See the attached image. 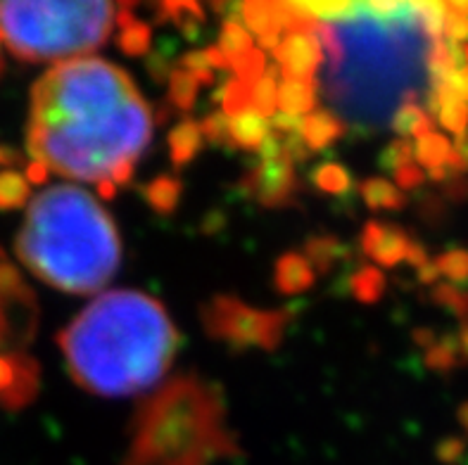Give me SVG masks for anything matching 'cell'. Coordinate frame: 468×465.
Returning a JSON list of instances; mask_svg holds the SVG:
<instances>
[{"label":"cell","mask_w":468,"mask_h":465,"mask_svg":"<svg viewBox=\"0 0 468 465\" xmlns=\"http://www.w3.org/2000/svg\"><path fill=\"white\" fill-rule=\"evenodd\" d=\"M150 43H153V31H150V24L141 22V19H133V22L124 24L119 29L117 46L119 50L129 58H143L148 55Z\"/></svg>","instance_id":"cell-29"},{"label":"cell","mask_w":468,"mask_h":465,"mask_svg":"<svg viewBox=\"0 0 468 465\" xmlns=\"http://www.w3.org/2000/svg\"><path fill=\"white\" fill-rule=\"evenodd\" d=\"M392 178H395L392 183H395V185H398V188L407 195L410 190L421 188L423 181H426V171H423L421 166L414 162V164H407V166H402V169L395 171V174H392Z\"/></svg>","instance_id":"cell-40"},{"label":"cell","mask_w":468,"mask_h":465,"mask_svg":"<svg viewBox=\"0 0 468 465\" xmlns=\"http://www.w3.org/2000/svg\"><path fill=\"white\" fill-rule=\"evenodd\" d=\"M352 297L362 304H376L386 292V276L378 266H362L350 278Z\"/></svg>","instance_id":"cell-25"},{"label":"cell","mask_w":468,"mask_h":465,"mask_svg":"<svg viewBox=\"0 0 468 465\" xmlns=\"http://www.w3.org/2000/svg\"><path fill=\"white\" fill-rule=\"evenodd\" d=\"M197 90H200V83H197L193 74H188L181 67L169 71V77H166V98H169V102L176 107L178 112H190L193 110L197 100Z\"/></svg>","instance_id":"cell-24"},{"label":"cell","mask_w":468,"mask_h":465,"mask_svg":"<svg viewBox=\"0 0 468 465\" xmlns=\"http://www.w3.org/2000/svg\"><path fill=\"white\" fill-rule=\"evenodd\" d=\"M345 133V124L343 119L338 114H333L331 110H314L312 114L303 117V131H300V136H303L304 145L307 150H324L328 145L343 138Z\"/></svg>","instance_id":"cell-14"},{"label":"cell","mask_w":468,"mask_h":465,"mask_svg":"<svg viewBox=\"0 0 468 465\" xmlns=\"http://www.w3.org/2000/svg\"><path fill=\"white\" fill-rule=\"evenodd\" d=\"M359 245H362V252L367 254L368 259L374 261V266L392 269V266H398L399 261L407 259L411 238L399 226L383 224V221H368L362 230Z\"/></svg>","instance_id":"cell-11"},{"label":"cell","mask_w":468,"mask_h":465,"mask_svg":"<svg viewBox=\"0 0 468 465\" xmlns=\"http://www.w3.org/2000/svg\"><path fill=\"white\" fill-rule=\"evenodd\" d=\"M452 145H454V150H457V153H459V157H462L463 162H466V164H468V133L459 136L457 141L452 143Z\"/></svg>","instance_id":"cell-49"},{"label":"cell","mask_w":468,"mask_h":465,"mask_svg":"<svg viewBox=\"0 0 468 465\" xmlns=\"http://www.w3.org/2000/svg\"><path fill=\"white\" fill-rule=\"evenodd\" d=\"M457 418H459V425H462L463 430H466V435H468V401H463L462 407H459Z\"/></svg>","instance_id":"cell-51"},{"label":"cell","mask_w":468,"mask_h":465,"mask_svg":"<svg viewBox=\"0 0 468 465\" xmlns=\"http://www.w3.org/2000/svg\"><path fill=\"white\" fill-rule=\"evenodd\" d=\"M231 71L233 79H238V81L255 83L267 71V55H264L261 48H252L243 58H238L236 62H231Z\"/></svg>","instance_id":"cell-36"},{"label":"cell","mask_w":468,"mask_h":465,"mask_svg":"<svg viewBox=\"0 0 468 465\" xmlns=\"http://www.w3.org/2000/svg\"><path fill=\"white\" fill-rule=\"evenodd\" d=\"M245 22V29L252 36L261 48L279 46L281 36L288 29H292L300 17L292 12L291 3H269V0H255V3H243L240 5V24Z\"/></svg>","instance_id":"cell-10"},{"label":"cell","mask_w":468,"mask_h":465,"mask_svg":"<svg viewBox=\"0 0 468 465\" xmlns=\"http://www.w3.org/2000/svg\"><path fill=\"white\" fill-rule=\"evenodd\" d=\"M303 257L316 273H328L340 259L347 257V248L335 236H312L304 242Z\"/></svg>","instance_id":"cell-19"},{"label":"cell","mask_w":468,"mask_h":465,"mask_svg":"<svg viewBox=\"0 0 468 465\" xmlns=\"http://www.w3.org/2000/svg\"><path fill=\"white\" fill-rule=\"evenodd\" d=\"M276 58V69L283 79H297V81H316L324 59H326V48L321 43L319 24H312L307 19L292 26L281 36L279 46L271 50Z\"/></svg>","instance_id":"cell-7"},{"label":"cell","mask_w":468,"mask_h":465,"mask_svg":"<svg viewBox=\"0 0 468 465\" xmlns=\"http://www.w3.org/2000/svg\"><path fill=\"white\" fill-rule=\"evenodd\" d=\"M392 131L399 133V138H419L433 133V119L428 114L426 107H421L419 102H402V105L395 110V117H392Z\"/></svg>","instance_id":"cell-18"},{"label":"cell","mask_w":468,"mask_h":465,"mask_svg":"<svg viewBox=\"0 0 468 465\" xmlns=\"http://www.w3.org/2000/svg\"><path fill=\"white\" fill-rule=\"evenodd\" d=\"M50 171L41 164V162H31L29 169H27V181L29 183H43L48 178Z\"/></svg>","instance_id":"cell-46"},{"label":"cell","mask_w":468,"mask_h":465,"mask_svg":"<svg viewBox=\"0 0 468 465\" xmlns=\"http://www.w3.org/2000/svg\"><path fill=\"white\" fill-rule=\"evenodd\" d=\"M463 451H466V444H463V439H459V437H447V439H442V442L435 447V454H438V459L442 460V463H457L463 456Z\"/></svg>","instance_id":"cell-42"},{"label":"cell","mask_w":468,"mask_h":465,"mask_svg":"<svg viewBox=\"0 0 468 465\" xmlns=\"http://www.w3.org/2000/svg\"><path fill=\"white\" fill-rule=\"evenodd\" d=\"M36 333V318L24 316L22 312L12 307L5 297L0 295V347H5L10 340L27 344Z\"/></svg>","instance_id":"cell-22"},{"label":"cell","mask_w":468,"mask_h":465,"mask_svg":"<svg viewBox=\"0 0 468 465\" xmlns=\"http://www.w3.org/2000/svg\"><path fill=\"white\" fill-rule=\"evenodd\" d=\"M312 181L316 188L326 195H345L352 188V176L347 166L338 164V162H324L312 171Z\"/></svg>","instance_id":"cell-30"},{"label":"cell","mask_w":468,"mask_h":465,"mask_svg":"<svg viewBox=\"0 0 468 465\" xmlns=\"http://www.w3.org/2000/svg\"><path fill=\"white\" fill-rule=\"evenodd\" d=\"M202 138L212 145H221V143H229V117H226L221 110L207 114V117L200 122Z\"/></svg>","instance_id":"cell-38"},{"label":"cell","mask_w":468,"mask_h":465,"mask_svg":"<svg viewBox=\"0 0 468 465\" xmlns=\"http://www.w3.org/2000/svg\"><path fill=\"white\" fill-rule=\"evenodd\" d=\"M316 271L300 252H285L273 269V285L281 295H303L314 288Z\"/></svg>","instance_id":"cell-12"},{"label":"cell","mask_w":468,"mask_h":465,"mask_svg":"<svg viewBox=\"0 0 468 465\" xmlns=\"http://www.w3.org/2000/svg\"><path fill=\"white\" fill-rule=\"evenodd\" d=\"M459 349H462V356H466L468 359V321L466 323H462V330H459Z\"/></svg>","instance_id":"cell-50"},{"label":"cell","mask_w":468,"mask_h":465,"mask_svg":"<svg viewBox=\"0 0 468 465\" xmlns=\"http://www.w3.org/2000/svg\"><path fill=\"white\" fill-rule=\"evenodd\" d=\"M279 86H281V71L276 67H267V71L250 83V105L261 117H273L279 112Z\"/></svg>","instance_id":"cell-20"},{"label":"cell","mask_w":468,"mask_h":465,"mask_svg":"<svg viewBox=\"0 0 468 465\" xmlns=\"http://www.w3.org/2000/svg\"><path fill=\"white\" fill-rule=\"evenodd\" d=\"M428 368H433L438 373H450L454 371L462 361V349H459V340L452 335L438 337V340L426 349L423 354Z\"/></svg>","instance_id":"cell-28"},{"label":"cell","mask_w":468,"mask_h":465,"mask_svg":"<svg viewBox=\"0 0 468 465\" xmlns=\"http://www.w3.org/2000/svg\"><path fill=\"white\" fill-rule=\"evenodd\" d=\"M153 126V110L122 67L79 58L36 81L27 148L48 171L101 183L122 166H136Z\"/></svg>","instance_id":"cell-1"},{"label":"cell","mask_w":468,"mask_h":465,"mask_svg":"<svg viewBox=\"0 0 468 465\" xmlns=\"http://www.w3.org/2000/svg\"><path fill=\"white\" fill-rule=\"evenodd\" d=\"M291 318V313L279 309L250 307L233 295H217L202 307L205 333L233 349H279Z\"/></svg>","instance_id":"cell-6"},{"label":"cell","mask_w":468,"mask_h":465,"mask_svg":"<svg viewBox=\"0 0 468 465\" xmlns=\"http://www.w3.org/2000/svg\"><path fill=\"white\" fill-rule=\"evenodd\" d=\"M202 145H205V138H202L200 122L186 117L184 122H178L169 136H166V148H169V157H172L174 166H186L190 164L193 159L200 154Z\"/></svg>","instance_id":"cell-15"},{"label":"cell","mask_w":468,"mask_h":465,"mask_svg":"<svg viewBox=\"0 0 468 465\" xmlns=\"http://www.w3.org/2000/svg\"><path fill=\"white\" fill-rule=\"evenodd\" d=\"M433 301L438 307L447 309L450 313L462 318L463 323L468 321V290L452 283H438L433 288Z\"/></svg>","instance_id":"cell-35"},{"label":"cell","mask_w":468,"mask_h":465,"mask_svg":"<svg viewBox=\"0 0 468 465\" xmlns=\"http://www.w3.org/2000/svg\"><path fill=\"white\" fill-rule=\"evenodd\" d=\"M319 102V81H297L281 79L279 86V112L291 117H307Z\"/></svg>","instance_id":"cell-16"},{"label":"cell","mask_w":468,"mask_h":465,"mask_svg":"<svg viewBox=\"0 0 468 465\" xmlns=\"http://www.w3.org/2000/svg\"><path fill=\"white\" fill-rule=\"evenodd\" d=\"M217 48L229 59V65H231V62H236L238 58H243L245 53H250L255 48V38L240 22H224Z\"/></svg>","instance_id":"cell-27"},{"label":"cell","mask_w":468,"mask_h":465,"mask_svg":"<svg viewBox=\"0 0 468 465\" xmlns=\"http://www.w3.org/2000/svg\"><path fill=\"white\" fill-rule=\"evenodd\" d=\"M414 145L410 141H404V138H398V141H392L378 157V166L383 171H390L395 174L398 169L407 164H414Z\"/></svg>","instance_id":"cell-37"},{"label":"cell","mask_w":468,"mask_h":465,"mask_svg":"<svg viewBox=\"0 0 468 465\" xmlns=\"http://www.w3.org/2000/svg\"><path fill=\"white\" fill-rule=\"evenodd\" d=\"M217 100L221 102V112L226 117H236L240 112H248V110H252V105H250V83L238 81V79L226 81L224 89L217 95Z\"/></svg>","instance_id":"cell-33"},{"label":"cell","mask_w":468,"mask_h":465,"mask_svg":"<svg viewBox=\"0 0 468 465\" xmlns=\"http://www.w3.org/2000/svg\"><path fill=\"white\" fill-rule=\"evenodd\" d=\"M157 10L188 36L196 34L205 24V10L197 3H162Z\"/></svg>","instance_id":"cell-31"},{"label":"cell","mask_w":468,"mask_h":465,"mask_svg":"<svg viewBox=\"0 0 468 465\" xmlns=\"http://www.w3.org/2000/svg\"><path fill=\"white\" fill-rule=\"evenodd\" d=\"M31 202L29 181L22 178L17 171L0 174V209H19Z\"/></svg>","instance_id":"cell-32"},{"label":"cell","mask_w":468,"mask_h":465,"mask_svg":"<svg viewBox=\"0 0 468 465\" xmlns=\"http://www.w3.org/2000/svg\"><path fill=\"white\" fill-rule=\"evenodd\" d=\"M178 67L188 71V74H193L200 86L214 83V71L209 69L207 59H205V50H190V53H186L181 58V62H178Z\"/></svg>","instance_id":"cell-39"},{"label":"cell","mask_w":468,"mask_h":465,"mask_svg":"<svg viewBox=\"0 0 468 465\" xmlns=\"http://www.w3.org/2000/svg\"><path fill=\"white\" fill-rule=\"evenodd\" d=\"M95 188H98V193H101V197H105V200H112L114 195H117V185H114L112 181L95 183Z\"/></svg>","instance_id":"cell-48"},{"label":"cell","mask_w":468,"mask_h":465,"mask_svg":"<svg viewBox=\"0 0 468 465\" xmlns=\"http://www.w3.org/2000/svg\"><path fill=\"white\" fill-rule=\"evenodd\" d=\"M71 380L95 396H133L160 383L181 337L162 301L138 290H110L58 337Z\"/></svg>","instance_id":"cell-2"},{"label":"cell","mask_w":468,"mask_h":465,"mask_svg":"<svg viewBox=\"0 0 468 465\" xmlns=\"http://www.w3.org/2000/svg\"><path fill=\"white\" fill-rule=\"evenodd\" d=\"M7 159H10V154H5V150H0V164H3V162H7Z\"/></svg>","instance_id":"cell-52"},{"label":"cell","mask_w":468,"mask_h":465,"mask_svg":"<svg viewBox=\"0 0 468 465\" xmlns=\"http://www.w3.org/2000/svg\"><path fill=\"white\" fill-rule=\"evenodd\" d=\"M407 261H410V264L414 266L416 271H419V269H423V266H426V264H431V257H428V249L423 248L421 242L411 240L410 252H407Z\"/></svg>","instance_id":"cell-43"},{"label":"cell","mask_w":468,"mask_h":465,"mask_svg":"<svg viewBox=\"0 0 468 465\" xmlns=\"http://www.w3.org/2000/svg\"><path fill=\"white\" fill-rule=\"evenodd\" d=\"M240 188L264 209H285L295 205L300 181H297L295 164L283 154L269 162L260 159L257 164L250 166L240 178Z\"/></svg>","instance_id":"cell-8"},{"label":"cell","mask_w":468,"mask_h":465,"mask_svg":"<svg viewBox=\"0 0 468 465\" xmlns=\"http://www.w3.org/2000/svg\"><path fill=\"white\" fill-rule=\"evenodd\" d=\"M452 153H454L452 141L447 136H442V133H438V131H433V133H428V136L419 138L414 143V159L423 171L445 166Z\"/></svg>","instance_id":"cell-23"},{"label":"cell","mask_w":468,"mask_h":465,"mask_svg":"<svg viewBox=\"0 0 468 465\" xmlns=\"http://www.w3.org/2000/svg\"><path fill=\"white\" fill-rule=\"evenodd\" d=\"M0 71H3V55H0Z\"/></svg>","instance_id":"cell-53"},{"label":"cell","mask_w":468,"mask_h":465,"mask_svg":"<svg viewBox=\"0 0 468 465\" xmlns=\"http://www.w3.org/2000/svg\"><path fill=\"white\" fill-rule=\"evenodd\" d=\"M238 454L219 389L188 373L138 407L122 465H214Z\"/></svg>","instance_id":"cell-4"},{"label":"cell","mask_w":468,"mask_h":465,"mask_svg":"<svg viewBox=\"0 0 468 465\" xmlns=\"http://www.w3.org/2000/svg\"><path fill=\"white\" fill-rule=\"evenodd\" d=\"M440 276H445L452 285L468 280V249H447L433 259Z\"/></svg>","instance_id":"cell-34"},{"label":"cell","mask_w":468,"mask_h":465,"mask_svg":"<svg viewBox=\"0 0 468 465\" xmlns=\"http://www.w3.org/2000/svg\"><path fill=\"white\" fill-rule=\"evenodd\" d=\"M442 36L447 38V43H457V46L468 43V17L466 15H457V12L447 10L445 31H442Z\"/></svg>","instance_id":"cell-41"},{"label":"cell","mask_w":468,"mask_h":465,"mask_svg":"<svg viewBox=\"0 0 468 465\" xmlns=\"http://www.w3.org/2000/svg\"><path fill=\"white\" fill-rule=\"evenodd\" d=\"M411 12L419 24V29L431 38V41H442V31H445L447 5L438 0H428V3H411Z\"/></svg>","instance_id":"cell-26"},{"label":"cell","mask_w":468,"mask_h":465,"mask_svg":"<svg viewBox=\"0 0 468 465\" xmlns=\"http://www.w3.org/2000/svg\"><path fill=\"white\" fill-rule=\"evenodd\" d=\"M117 24L112 3H0V43L24 62L79 59L105 46Z\"/></svg>","instance_id":"cell-5"},{"label":"cell","mask_w":468,"mask_h":465,"mask_svg":"<svg viewBox=\"0 0 468 465\" xmlns=\"http://www.w3.org/2000/svg\"><path fill=\"white\" fill-rule=\"evenodd\" d=\"M184 193V183L178 181L176 176H157L143 188V197L150 205V209L157 214H172L178 206Z\"/></svg>","instance_id":"cell-21"},{"label":"cell","mask_w":468,"mask_h":465,"mask_svg":"<svg viewBox=\"0 0 468 465\" xmlns=\"http://www.w3.org/2000/svg\"><path fill=\"white\" fill-rule=\"evenodd\" d=\"M15 252L46 285L93 295L122 266V238L114 218L89 190L53 185L29 202Z\"/></svg>","instance_id":"cell-3"},{"label":"cell","mask_w":468,"mask_h":465,"mask_svg":"<svg viewBox=\"0 0 468 465\" xmlns=\"http://www.w3.org/2000/svg\"><path fill=\"white\" fill-rule=\"evenodd\" d=\"M205 59H207V65H209V69H212V71L231 69V65H229V59L224 58V53H221V50L217 46L205 48Z\"/></svg>","instance_id":"cell-44"},{"label":"cell","mask_w":468,"mask_h":465,"mask_svg":"<svg viewBox=\"0 0 468 465\" xmlns=\"http://www.w3.org/2000/svg\"><path fill=\"white\" fill-rule=\"evenodd\" d=\"M41 368L36 359L22 352L0 354V404L5 408H22L38 395Z\"/></svg>","instance_id":"cell-9"},{"label":"cell","mask_w":468,"mask_h":465,"mask_svg":"<svg viewBox=\"0 0 468 465\" xmlns=\"http://www.w3.org/2000/svg\"><path fill=\"white\" fill-rule=\"evenodd\" d=\"M359 195L371 212H399L407 205V195L388 178H367L359 183Z\"/></svg>","instance_id":"cell-17"},{"label":"cell","mask_w":468,"mask_h":465,"mask_svg":"<svg viewBox=\"0 0 468 465\" xmlns=\"http://www.w3.org/2000/svg\"><path fill=\"white\" fill-rule=\"evenodd\" d=\"M416 273H419V283H421V285H431V288H435V285H438L440 273H438V269H435L433 261L423 266V269H419Z\"/></svg>","instance_id":"cell-45"},{"label":"cell","mask_w":468,"mask_h":465,"mask_svg":"<svg viewBox=\"0 0 468 465\" xmlns=\"http://www.w3.org/2000/svg\"><path fill=\"white\" fill-rule=\"evenodd\" d=\"M435 340H438V337H435L433 330H428V328H416L414 330V342H419L423 349L431 347Z\"/></svg>","instance_id":"cell-47"},{"label":"cell","mask_w":468,"mask_h":465,"mask_svg":"<svg viewBox=\"0 0 468 465\" xmlns=\"http://www.w3.org/2000/svg\"><path fill=\"white\" fill-rule=\"evenodd\" d=\"M269 136H271L269 119L257 114L255 110L229 117V143L233 148L245 150V153H257L267 143Z\"/></svg>","instance_id":"cell-13"}]
</instances>
